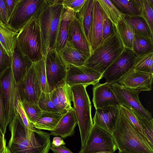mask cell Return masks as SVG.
Masks as SVG:
<instances>
[{
	"label": "cell",
	"instance_id": "1",
	"mask_svg": "<svg viewBox=\"0 0 153 153\" xmlns=\"http://www.w3.org/2000/svg\"><path fill=\"white\" fill-rule=\"evenodd\" d=\"M9 126L11 136L7 147L11 153H48L51 144L49 134L35 128L29 138L17 111Z\"/></svg>",
	"mask_w": 153,
	"mask_h": 153
},
{
	"label": "cell",
	"instance_id": "2",
	"mask_svg": "<svg viewBox=\"0 0 153 153\" xmlns=\"http://www.w3.org/2000/svg\"><path fill=\"white\" fill-rule=\"evenodd\" d=\"M62 1L44 0L34 15L40 28L44 57L49 51L55 49L58 29L64 8Z\"/></svg>",
	"mask_w": 153,
	"mask_h": 153
},
{
	"label": "cell",
	"instance_id": "3",
	"mask_svg": "<svg viewBox=\"0 0 153 153\" xmlns=\"http://www.w3.org/2000/svg\"><path fill=\"white\" fill-rule=\"evenodd\" d=\"M111 135L119 151L131 153H153V146L131 125L120 111L116 128Z\"/></svg>",
	"mask_w": 153,
	"mask_h": 153
},
{
	"label": "cell",
	"instance_id": "4",
	"mask_svg": "<svg viewBox=\"0 0 153 153\" xmlns=\"http://www.w3.org/2000/svg\"><path fill=\"white\" fill-rule=\"evenodd\" d=\"M124 48L116 31L102 41L91 52L84 65L103 74Z\"/></svg>",
	"mask_w": 153,
	"mask_h": 153
},
{
	"label": "cell",
	"instance_id": "5",
	"mask_svg": "<svg viewBox=\"0 0 153 153\" xmlns=\"http://www.w3.org/2000/svg\"><path fill=\"white\" fill-rule=\"evenodd\" d=\"M16 46L22 53L33 63L44 58L40 28L34 15L18 32Z\"/></svg>",
	"mask_w": 153,
	"mask_h": 153
},
{
	"label": "cell",
	"instance_id": "6",
	"mask_svg": "<svg viewBox=\"0 0 153 153\" xmlns=\"http://www.w3.org/2000/svg\"><path fill=\"white\" fill-rule=\"evenodd\" d=\"M87 87L82 85L71 86L72 101L80 134L81 148L85 145L93 126L91 102Z\"/></svg>",
	"mask_w": 153,
	"mask_h": 153
},
{
	"label": "cell",
	"instance_id": "7",
	"mask_svg": "<svg viewBox=\"0 0 153 153\" xmlns=\"http://www.w3.org/2000/svg\"><path fill=\"white\" fill-rule=\"evenodd\" d=\"M117 149L111 134L93 125L84 146L79 153L107 152L114 153Z\"/></svg>",
	"mask_w": 153,
	"mask_h": 153
},
{
	"label": "cell",
	"instance_id": "8",
	"mask_svg": "<svg viewBox=\"0 0 153 153\" xmlns=\"http://www.w3.org/2000/svg\"><path fill=\"white\" fill-rule=\"evenodd\" d=\"M111 84L120 104L129 109L141 118L147 120L153 119L151 113L140 101L139 95L140 92L126 88L117 82Z\"/></svg>",
	"mask_w": 153,
	"mask_h": 153
},
{
	"label": "cell",
	"instance_id": "9",
	"mask_svg": "<svg viewBox=\"0 0 153 153\" xmlns=\"http://www.w3.org/2000/svg\"><path fill=\"white\" fill-rule=\"evenodd\" d=\"M5 101V114L7 125L9 124L17 111L18 94L11 68H8L0 76Z\"/></svg>",
	"mask_w": 153,
	"mask_h": 153
},
{
	"label": "cell",
	"instance_id": "10",
	"mask_svg": "<svg viewBox=\"0 0 153 153\" xmlns=\"http://www.w3.org/2000/svg\"><path fill=\"white\" fill-rule=\"evenodd\" d=\"M44 0H19L8 20V26L19 32L30 19L35 15Z\"/></svg>",
	"mask_w": 153,
	"mask_h": 153
},
{
	"label": "cell",
	"instance_id": "11",
	"mask_svg": "<svg viewBox=\"0 0 153 153\" xmlns=\"http://www.w3.org/2000/svg\"><path fill=\"white\" fill-rule=\"evenodd\" d=\"M45 61L47 79L50 93L59 82L65 79L67 65L59 52L55 49L47 53Z\"/></svg>",
	"mask_w": 153,
	"mask_h": 153
},
{
	"label": "cell",
	"instance_id": "12",
	"mask_svg": "<svg viewBox=\"0 0 153 153\" xmlns=\"http://www.w3.org/2000/svg\"><path fill=\"white\" fill-rule=\"evenodd\" d=\"M137 56L132 50L124 48L118 57L103 74L106 82L111 84L117 82L133 68Z\"/></svg>",
	"mask_w": 153,
	"mask_h": 153
},
{
	"label": "cell",
	"instance_id": "13",
	"mask_svg": "<svg viewBox=\"0 0 153 153\" xmlns=\"http://www.w3.org/2000/svg\"><path fill=\"white\" fill-rule=\"evenodd\" d=\"M65 82L70 86L82 85H94L103 78L102 74L84 65L76 66L67 65Z\"/></svg>",
	"mask_w": 153,
	"mask_h": 153
},
{
	"label": "cell",
	"instance_id": "14",
	"mask_svg": "<svg viewBox=\"0 0 153 153\" xmlns=\"http://www.w3.org/2000/svg\"><path fill=\"white\" fill-rule=\"evenodd\" d=\"M16 87L21 101L25 100L38 104L42 91L34 63L20 84Z\"/></svg>",
	"mask_w": 153,
	"mask_h": 153
},
{
	"label": "cell",
	"instance_id": "15",
	"mask_svg": "<svg viewBox=\"0 0 153 153\" xmlns=\"http://www.w3.org/2000/svg\"><path fill=\"white\" fill-rule=\"evenodd\" d=\"M153 78V74L137 71L132 68L117 82L133 91H149L152 90Z\"/></svg>",
	"mask_w": 153,
	"mask_h": 153
},
{
	"label": "cell",
	"instance_id": "16",
	"mask_svg": "<svg viewBox=\"0 0 153 153\" xmlns=\"http://www.w3.org/2000/svg\"><path fill=\"white\" fill-rule=\"evenodd\" d=\"M118 106H111L96 109L92 119L93 125L112 134L119 118Z\"/></svg>",
	"mask_w": 153,
	"mask_h": 153
},
{
	"label": "cell",
	"instance_id": "17",
	"mask_svg": "<svg viewBox=\"0 0 153 153\" xmlns=\"http://www.w3.org/2000/svg\"><path fill=\"white\" fill-rule=\"evenodd\" d=\"M92 90V101L96 109L120 105L111 84L99 82L93 85Z\"/></svg>",
	"mask_w": 153,
	"mask_h": 153
},
{
	"label": "cell",
	"instance_id": "18",
	"mask_svg": "<svg viewBox=\"0 0 153 153\" xmlns=\"http://www.w3.org/2000/svg\"><path fill=\"white\" fill-rule=\"evenodd\" d=\"M67 41L88 57L90 55V47L79 23L75 17L69 26Z\"/></svg>",
	"mask_w": 153,
	"mask_h": 153
},
{
	"label": "cell",
	"instance_id": "19",
	"mask_svg": "<svg viewBox=\"0 0 153 153\" xmlns=\"http://www.w3.org/2000/svg\"><path fill=\"white\" fill-rule=\"evenodd\" d=\"M33 63L24 55L16 46L12 57V72L16 86L22 82Z\"/></svg>",
	"mask_w": 153,
	"mask_h": 153
},
{
	"label": "cell",
	"instance_id": "20",
	"mask_svg": "<svg viewBox=\"0 0 153 153\" xmlns=\"http://www.w3.org/2000/svg\"><path fill=\"white\" fill-rule=\"evenodd\" d=\"M94 1V0H86L80 10L76 13L75 15L89 45L90 50Z\"/></svg>",
	"mask_w": 153,
	"mask_h": 153
},
{
	"label": "cell",
	"instance_id": "21",
	"mask_svg": "<svg viewBox=\"0 0 153 153\" xmlns=\"http://www.w3.org/2000/svg\"><path fill=\"white\" fill-rule=\"evenodd\" d=\"M104 12L97 0H94L92 27L91 53L102 40Z\"/></svg>",
	"mask_w": 153,
	"mask_h": 153
},
{
	"label": "cell",
	"instance_id": "22",
	"mask_svg": "<svg viewBox=\"0 0 153 153\" xmlns=\"http://www.w3.org/2000/svg\"><path fill=\"white\" fill-rule=\"evenodd\" d=\"M77 124L74 110L73 108L66 112L62 117L55 129L51 131L50 135L60 136L65 138L72 135Z\"/></svg>",
	"mask_w": 153,
	"mask_h": 153
},
{
	"label": "cell",
	"instance_id": "23",
	"mask_svg": "<svg viewBox=\"0 0 153 153\" xmlns=\"http://www.w3.org/2000/svg\"><path fill=\"white\" fill-rule=\"evenodd\" d=\"M75 13L69 8H63L56 42L55 49L58 52H60L66 44L69 26L75 17Z\"/></svg>",
	"mask_w": 153,
	"mask_h": 153
},
{
	"label": "cell",
	"instance_id": "24",
	"mask_svg": "<svg viewBox=\"0 0 153 153\" xmlns=\"http://www.w3.org/2000/svg\"><path fill=\"white\" fill-rule=\"evenodd\" d=\"M67 112L42 111L36 123L33 125V126L38 129L52 131L55 129L63 116Z\"/></svg>",
	"mask_w": 153,
	"mask_h": 153
},
{
	"label": "cell",
	"instance_id": "25",
	"mask_svg": "<svg viewBox=\"0 0 153 153\" xmlns=\"http://www.w3.org/2000/svg\"><path fill=\"white\" fill-rule=\"evenodd\" d=\"M59 52L66 65L76 66L83 65L88 57L86 54L76 49L67 41L64 48Z\"/></svg>",
	"mask_w": 153,
	"mask_h": 153
},
{
	"label": "cell",
	"instance_id": "26",
	"mask_svg": "<svg viewBox=\"0 0 153 153\" xmlns=\"http://www.w3.org/2000/svg\"><path fill=\"white\" fill-rule=\"evenodd\" d=\"M17 32L0 22V43L7 55L12 57L16 46Z\"/></svg>",
	"mask_w": 153,
	"mask_h": 153
},
{
	"label": "cell",
	"instance_id": "27",
	"mask_svg": "<svg viewBox=\"0 0 153 153\" xmlns=\"http://www.w3.org/2000/svg\"><path fill=\"white\" fill-rule=\"evenodd\" d=\"M59 104L61 112H67L72 109L71 86L63 79L59 82L54 89Z\"/></svg>",
	"mask_w": 153,
	"mask_h": 153
},
{
	"label": "cell",
	"instance_id": "28",
	"mask_svg": "<svg viewBox=\"0 0 153 153\" xmlns=\"http://www.w3.org/2000/svg\"><path fill=\"white\" fill-rule=\"evenodd\" d=\"M121 14L124 16H140V0H111Z\"/></svg>",
	"mask_w": 153,
	"mask_h": 153
},
{
	"label": "cell",
	"instance_id": "29",
	"mask_svg": "<svg viewBox=\"0 0 153 153\" xmlns=\"http://www.w3.org/2000/svg\"><path fill=\"white\" fill-rule=\"evenodd\" d=\"M116 28L124 48L132 50L134 34L129 23L123 15Z\"/></svg>",
	"mask_w": 153,
	"mask_h": 153
},
{
	"label": "cell",
	"instance_id": "30",
	"mask_svg": "<svg viewBox=\"0 0 153 153\" xmlns=\"http://www.w3.org/2000/svg\"><path fill=\"white\" fill-rule=\"evenodd\" d=\"M124 16L130 25L134 35L153 39V34L142 17L141 16Z\"/></svg>",
	"mask_w": 153,
	"mask_h": 153
},
{
	"label": "cell",
	"instance_id": "31",
	"mask_svg": "<svg viewBox=\"0 0 153 153\" xmlns=\"http://www.w3.org/2000/svg\"><path fill=\"white\" fill-rule=\"evenodd\" d=\"M132 50L137 56L153 52V39L134 35Z\"/></svg>",
	"mask_w": 153,
	"mask_h": 153
},
{
	"label": "cell",
	"instance_id": "32",
	"mask_svg": "<svg viewBox=\"0 0 153 153\" xmlns=\"http://www.w3.org/2000/svg\"><path fill=\"white\" fill-rule=\"evenodd\" d=\"M132 68L137 71L153 74V52L137 56Z\"/></svg>",
	"mask_w": 153,
	"mask_h": 153
},
{
	"label": "cell",
	"instance_id": "33",
	"mask_svg": "<svg viewBox=\"0 0 153 153\" xmlns=\"http://www.w3.org/2000/svg\"><path fill=\"white\" fill-rule=\"evenodd\" d=\"M107 17L116 27L122 15L109 0H97Z\"/></svg>",
	"mask_w": 153,
	"mask_h": 153
},
{
	"label": "cell",
	"instance_id": "34",
	"mask_svg": "<svg viewBox=\"0 0 153 153\" xmlns=\"http://www.w3.org/2000/svg\"><path fill=\"white\" fill-rule=\"evenodd\" d=\"M119 107L120 112L128 122L147 139L138 117L132 111L122 105L120 104Z\"/></svg>",
	"mask_w": 153,
	"mask_h": 153
},
{
	"label": "cell",
	"instance_id": "35",
	"mask_svg": "<svg viewBox=\"0 0 153 153\" xmlns=\"http://www.w3.org/2000/svg\"><path fill=\"white\" fill-rule=\"evenodd\" d=\"M140 16L148 24L153 34V0H140Z\"/></svg>",
	"mask_w": 153,
	"mask_h": 153
},
{
	"label": "cell",
	"instance_id": "36",
	"mask_svg": "<svg viewBox=\"0 0 153 153\" xmlns=\"http://www.w3.org/2000/svg\"><path fill=\"white\" fill-rule=\"evenodd\" d=\"M34 64L42 91L50 93L46 73L45 57Z\"/></svg>",
	"mask_w": 153,
	"mask_h": 153
},
{
	"label": "cell",
	"instance_id": "37",
	"mask_svg": "<svg viewBox=\"0 0 153 153\" xmlns=\"http://www.w3.org/2000/svg\"><path fill=\"white\" fill-rule=\"evenodd\" d=\"M21 101L28 119L32 125L33 124L40 116L42 111L38 104L25 100Z\"/></svg>",
	"mask_w": 153,
	"mask_h": 153
},
{
	"label": "cell",
	"instance_id": "38",
	"mask_svg": "<svg viewBox=\"0 0 153 153\" xmlns=\"http://www.w3.org/2000/svg\"><path fill=\"white\" fill-rule=\"evenodd\" d=\"M38 105L42 111H60L54 104L50 93L42 91L38 101Z\"/></svg>",
	"mask_w": 153,
	"mask_h": 153
},
{
	"label": "cell",
	"instance_id": "39",
	"mask_svg": "<svg viewBox=\"0 0 153 153\" xmlns=\"http://www.w3.org/2000/svg\"><path fill=\"white\" fill-rule=\"evenodd\" d=\"M17 110L25 126L27 136L30 138L35 128L28 119L23 108L22 102L18 96L17 100Z\"/></svg>",
	"mask_w": 153,
	"mask_h": 153
},
{
	"label": "cell",
	"instance_id": "40",
	"mask_svg": "<svg viewBox=\"0 0 153 153\" xmlns=\"http://www.w3.org/2000/svg\"><path fill=\"white\" fill-rule=\"evenodd\" d=\"M12 57L6 53L0 43V76L9 68L11 67Z\"/></svg>",
	"mask_w": 153,
	"mask_h": 153
},
{
	"label": "cell",
	"instance_id": "41",
	"mask_svg": "<svg viewBox=\"0 0 153 153\" xmlns=\"http://www.w3.org/2000/svg\"><path fill=\"white\" fill-rule=\"evenodd\" d=\"M7 126L5 114V101L0 82V129L4 135Z\"/></svg>",
	"mask_w": 153,
	"mask_h": 153
},
{
	"label": "cell",
	"instance_id": "42",
	"mask_svg": "<svg viewBox=\"0 0 153 153\" xmlns=\"http://www.w3.org/2000/svg\"><path fill=\"white\" fill-rule=\"evenodd\" d=\"M138 117L141 123L146 138L153 146V119L147 120Z\"/></svg>",
	"mask_w": 153,
	"mask_h": 153
},
{
	"label": "cell",
	"instance_id": "43",
	"mask_svg": "<svg viewBox=\"0 0 153 153\" xmlns=\"http://www.w3.org/2000/svg\"><path fill=\"white\" fill-rule=\"evenodd\" d=\"M116 31V27L104 12L102 35L103 40L113 34Z\"/></svg>",
	"mask_w": 153,
	"mask_h": 153
},
{
	"label": "cell",
	"instance_id": "44",
	"mask_svg": "<svg viewBox=\"0 0 153 153\" xmlns=\"http://www.w3.org/2000/svg\"><path fill=\"white\" fill-rule=\"evenodd\" d=\"M86 0H62V4L64 7L68 8L75 13L79 12Z\"/></svg>",
	"mask_w": 153,
	"mask_h": 153
},
{
	"label": "cell",
	"instance_id": "45",
	"mask_svg": "<svg viewBox=\"0 0 153 153\" xmlns=\"http://www.w3.org/2000/svg\"><path fill=\"white\" fill-rule=\"evenodd\" d=\"M8 21L5 0H0V22L7 25Z\"/></svg>",
	"mask_w": 153,
	"mask_h": 153
},
{
	"label": "cell",
	"instance_id": "46",
	"mask_svg": "<svg viewBox=\"0 0 153 153\" xmlns=\"http://www.w3.org/2000/svg\"><path fill=\"white\" fill-rule=\"evenodd\" d=\"M19 0H5L8 20Z\"/></svg>",
	"mask_w": 153,
	"mask_h": 153
},
{
	"label": "cell",
	"instance_id": "47",
	"mask_svg": "<svg viewBox=\"0 0 153 153\" xmlns=\"http://www.w3.org/2000/svg\"><path fill=\"white\" fill-rule=\"evenodd\" d=\"M50 149L54 153H74L64 145L57 147L51 144Z\"/></svg>",
	"mask_w": 153,
	"mask_h": 153
},
{
	"label": "cell",
	"instance_id": "48",
	"mask_svg": "<svg viewBox=\"0 0 153 153\" xmlns=\"http://www.w3.org/2000/svg\"><path fill=\"white\" fill-rule=\"evenodd\" d=\"M51 144L55 146H59L66 144L63 140L60 137H55L53 138Z\"/></svg>",
	"mask_w": 153,
	"mask_h": 153
},
{
	"label": "cell",
	"instance_id": "49",
	"mask_svg": "<svg viewBox=\"0 0 153 153\" xmlns=\"http://www.w3.org/2000/svg\"><path fill=\"white\" fill-rule=\"evenodd\" d=\"M6 139L0 140V153H3L7 146Z\"/></svg>",
	"mask_w": 153,
	"mask_h": 153
},
{
	"label": "cell",
	"instance_id": "50",
	"mask_svg": "<svg viewBox=\"0 0 153 153\" xmlns=\"http://www.w3.org/2000/svg\"><path fill=\"white\" fill-rule=\"evenodd\" d=\"M6 139L5 135L3 134L0 129V140H4Z\"/></svg>",
	"mask_w": 153,
	"mask_h": 153
},
{
	"label": "cell",
	"instance_id": "51",
	"mask_svg": "<svg viewBox=\"0 0 153 153\" xmlns=\"http://www.w3.org/2000/svg\"><path fill=\"white\" fill-rule=\"evenodd\" d=\"M3 153H11V152L7 146Z\"/></svg>",
	"mask_w": 153,
	"mask_h": 153
},
{
	"label": "cell",
	"instance_id": "52",
	"mask_svg": "<svg viewBox=\"0 0 153 153\" xmlns=\"http://www.w3.org/2000/svg\"><path fill=\"white\" fill-rule=\"evenodd\" d=\"M118 153H131L129 152H128L124 151H119Z\"/></svg>",
	"mask_w": 153,
	"mask_h": 153
},
{
	"label": "cell",
	"instance_id": "53",
	"mask_svg": "<svg viewBox=\"0 0 153 153\" xmlns=\"http://www.w3.org/2000/svg\"><path fill=\"white\" fill-rule=\"evenodd\" d=\"M96 153H113L109 152H97Z\"/></svg>",
	"mask_w": 153,
	"mask_h": 153
}]
</instances>
